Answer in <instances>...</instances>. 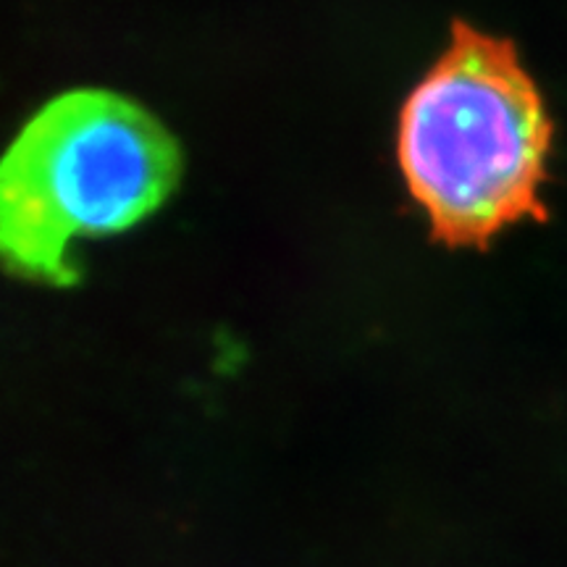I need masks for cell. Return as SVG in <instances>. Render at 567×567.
I'll return each instance as SVG.
<instances>
[{
  "mask_svg": "<svg viewBox=\"0 0 567 567\" xmlns=\"http://www.w3.org/2000/svg\"><path fill=\"white\" fill-rule=\"evenodd\" d=\"M182 166L179 142L140 103L111 90L63 92L0 155V266L71 287V243L145 221L179 187Z\"/></svg>",
  "mask_w": 567,
  "mask_h": 567,
  "instance_id": "6da1fadb",
  "label": "cell"
},
{
  "mask_svg": "<svg viewBox=\"0 0 567 567\" xmlns=\"http://www.w3.org/2000/svg\"><path fill=\"white\" fill-rule=\"evenodd\" d=\"M547 151L542 97L513 51L457 27L396 130L402 176L436 237L484 243L536 210Z\"/></svg>",
  "mask_w": 567,
  "mask_h": 567,
  "instance_id": "7a4b0ae2",
  "label": "cell"
}]
</instances>
